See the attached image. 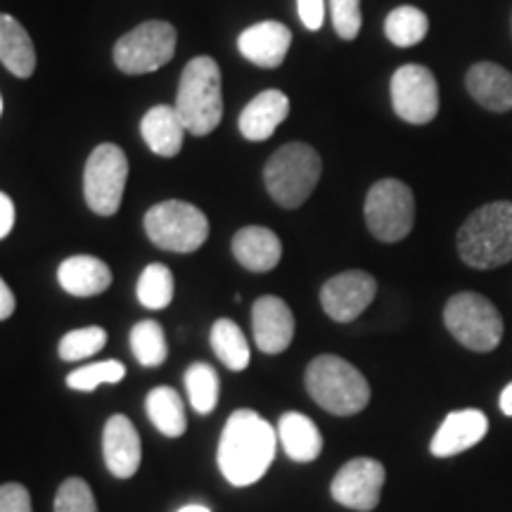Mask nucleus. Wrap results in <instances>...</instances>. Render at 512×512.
Here are the masks:
<instances>
[{
    "mask_svg": "<svg viewBox=\"0 0 512 512\" xmlns=\"http://www.w3.org/2000/svg\"><path fill=\"white\" fill-rule=\"evenodd\" d=\"M427 31H430V19L413 5H401L384 19V34L399 48L418 46V43L425 41Z\"/></svg>",
    "mask_w": 512,
    "mask_h": 512,
    "instance_id": "obj_27",
    "label": "nucleus"
},
{
    "mask_svg": "<svg viewBox=\"0 0 512 512\" xmlns=\"http://www.w3.org/2000/svg\"><path fill=\"white\" fill-rule=\"evenodd\" d=\"M392 105L408 124L422 126L439 114V86L422 64H403L392 76Z\"/></svg>",
    "mask_w": 512,
    "mask_h": 512,
    "instance_id": "obj_11",
    "label": "nucleus"
},
{
    "mask_svg": "<svg viewBox=\"0 0 512 512\" xmlns=\"http://www.w3.org/2000/svg\"><path fill=\"white\" fill-rule=\"evenodd\" d=\"M145 233L152 245L166 252H197L209 238V219L195 204L169 200L159 202L145 214Z\"/></svg>",
    "mask_w": 512,
    "mask_h": 512,
    "instance_id": "obj_7",
    "label": "nucleus"
},
{
    "mask_svg": "<svg viewBox=\"0 0 512 512\" xmlns=\"http://www.w3.org/2000/svg\"><path fill=\"white\" fill-rule=\"evenodd\" d=\"M489 432V420L477 408H465V411L448 413L437 434L432 437L430 451L437 458H451L467 448L477 446Z\"/></svg>",
    "mask_w": 512,
    "mask_h": 512,
    "instance_id": "obj_16",
    "label": "nucleus"
},
{
    "mask_svg": "<svg viewBox=\"0 0 512 512\" xmlns=\"http://www.w3.org/2000/svg\"><path fill=\"white\" fill-rule=\"evenodd\" d=\"M128 181V159L119 145L95 147L83 169V197L98 216H114Z\"/></svg>",
    "mask_w": 512,
    "mask_h": 512,
    "instance_id": "obj_10",
    "label": "nucleus"
},
{
    "mask_svg": "<svg viewBox=\"0 0 512 512\" xmlns=\"http://www.w3.org/2000/svg\"><path fill=\"white\" fill-rule=\"evenodd\" d=\"M0 512H34L29 491L22 484L0 486Z\"/></svg>",
    "mask_w": 512,
    "mask_h": 512,
    "instance_id": "obj_35",
    "label": "nucleus"
},
{
    "mask_svg": "<svg viewBox=\"0 0 512 512\" xmlns=\"http://www.w3.org/2000/svg\"><path fill=\"white\" fill-rule=\"evenodd\" d=\"M178 34L174 24L152 19L128 31L114 46V64L121 74L140 76L162 69L174 60Z\"/></svg>",
    "mask_w": 512,
    "mask_h": 512,
    "instance_id": "obj_8",
    "label": "nucleus"
},
{
    "mask_svg": "<svg viewBox=\"0 0 512 512\" xmlns=\"http://www.w3.org/2000/svg\"><path fill=\"white\" fill-rule=\"evenodd\" d=\"M55 512H98L93 489L81 477L64 479L55 494Z\"/></svg>",
    "mask_w": 512,
    "mask_h": 512,
    "instance_id": "obj_33",
    "label": "nucleus"
},
{
    "mask_svg": "<svg viewBox=\"0 0 512 512\" xmlns=\"http://www.w3.org/2000/svg\"><path fill=\"white\" fill-rule=\"evenodd\" d=\"M102 453L105 465L117 479H131L138 472L143 460V446H140L138 430L126 415H112L102 432Z\"/></svg>",
    "mask_w": 512,
    "mask_h": 512,
    "instance_id": "obj_15",
    "label": "nucleus"
},
{
    "mask_svg": "<svg viewBox=\"0 0 512 512\" xmlns=\"http://www.w3.org/2000/svg\"><path fill=\"white\" fill-rule=\"evenodd\" d=\"M105 344L107 330L100 328V325H88V328L67 332V335L60 339L57 354H60L62 361H81V358H91L98 354Z\"/></svg>",
    "mask_w": 512,
    "mask_h": 512,
    "instance_id": "obj_32",
    "label": "nucleus"
},
{
    "mask_svg": "<svg viewBox=\"0 0 512 512\" xmlns=\"http://www.w3.org/2000/svg\"><path fill=\"white\" fill-rule=\"evenodd\" d=\"M498 406H501V413L512 418V382L501 392V399H498Z\"/></svg>",
    "mask_w": 512,
    "mask_h": 512,
    "instance_id": "obj_39",
    "label": "nucleus"
},
{
    "mask_svg": "<svg viewBox=\"0 0 512 512\" xmlns=\"http://www.w3.org/2000/svg\"><path fill=\"white\" fill-rule=\"evenodd\" d=\"M233 256L252 273H268L283 259V242L271 228L247 226L233 235Z\"/></svg>",
    "mask_w": 512,
    "mask_h": 512,
    "instance_id": "obj_18",
    "label": "nucleus"
},
{
    "mask_svg": "<svg viewBox=\"0 0 512 512\" xmlns=\"http://www.w3.org/2000/svg\"><path fill=\"white\" fill-rule=\"evenodd\" d=\"M131 351L136 361L145 368L162 366L169 356L166 335L157 320H140L131 328Z\"/></svg>",
    "mask_w": 512,
    "mask_h": 512,
    "instance_id": "obj_29",
    "label": "nucleus"
},
{
    "mask_svg": "<svg viewBox=\"0 0 512 512\" xmlns=\"http://www.w3.org/2000/svg\"><path fill=\"white\" fill-rule=\"evenodd\" d=\"M211 349L219 361L233 373L247 370L249 361H252V351H249V342L240 325L230 318H219L211 325Z\"/></svg>",
    "mask_w": 512,
    "mask_h": 512,
    "instance_id": "obj_26",
    "label": "nucleus"
},
{
    "mask_svg": "<svg viewBox=\"0 0 512 512\" xmlns=\"http://www.w3.org/2000/svg\"><path fill=\"white\" fill-rule=\"evenodd\" d=\"M278 441L294 463H313L323 451V437L309 415L290 411L278 422Z\"/></svg>",
    "mask_w": 512,
    "mask_h": 512,
    "instance_id": "obj_22",
    "label": "nucleus"
},
{
    "mask_svg": "<svg viewBox=\"0 0 512 512\" xmlns=\"http://www.w3.org/2000/svg\"><path fill=\"white\" fill-rule=\"evenodd\" d=\"M444 325L465 349L486 354L503 339V318L489 299L477 292H460L446 302Z\"/></svg>",
    "mask_w": 512,
    "mask_h": 512,
    "instance_id": "obj_6",
    "label": "nucleus"
},
{
    "mask_svg": "<svg viewBox=\"0 0 512 512\" xmlns=\"http://www.w3.org/2000/svg\"><path fill=\"white\" fill-rule=\"evenodd\" d=\"M174 107L192 136L202 138L216 131L223 119V93L221 69L214 57L200 55L185 64Z\"/></svg>",
    "mask_w": 512,
    "mask_h": 512,
    "instance_id": "obj_3",
    "label": "nucleus"
},
{
    "mask_svg": "<svg viewBox=\"0 0 512 512\" xmlns=\"http://www.w3.org/2000/svg\"><path fill=\"white\" fill-rule=\"evenodd\" d=\"M458 254L477 271L512 261V202L484 204L467 216L458 230Z\"/></svg>",
    "mask_w": 512,
    "mask_h": 512,
    "instance_id": "obj_2",
    "label": "nucleus"
},
{
    "mask_svg": "<svg viewBox=\"0 0 512 512\" xmlns=\"http://www.w3.org/2000/svg\"><path fill=\"white\" fill-rule=\"evenodd\" d=\"M290 114V100L283 91H264L240 112L238 128L252 143L268 140Z\"/></svg>",
    "mask_w": 512,
    "mask_h": 512,
    "instance_id": "obj_21",
    "label": "nucleus"
},
{
    "mask_svg": "<svg viewBox=\"0 0 512 512\" xmlns=\"http://www.w3.org/2000/svg\"><path fill=\"white\" fill-rule=\"evenodd\" d=\"M377 280L366 271H344L320 290V306L335 323H351L373 304Z\"/></svg>",
    "mask_w": 512,
    "mask_h": 512,
    "instance_id": "obj_13",
    "label": "nucleus"
},
{
    "mask_svg": "<svg viewBox=\"0 0 512 512\" xmlns=\"http://www.w3.org/2000/svg\"><path fill=\"white\" fill-rule=\"evenodd\" d=\"M57 280H60V287L67 294L86 299L110 290L112 271L98 256L79 254L62 261L60 268H57Z\"/></svg>",
    "mask_w": 512,
    "mask_h": 512,
    "instance_id": "obj_19",
    "label": "nucleus"
},
{
    "mask_svg": "<svg viewBox=\"0 0 512 512\" xmlns=\"http://www.w3.org/2000/svg\"><path fill=\"white\" fill-rule=\"evenodd\" d=\"M467 93L484 110L503 114L512 110V74L496 62H479L465 76Z\"/></svg>",
    "mask_w": 512,
    "mask_h": 512,
    "instance_id": "obj_20",
    "label": "nucleus"
},
{
    "mask_svg": "<svg viewBox=\"0 0 512 512\" xmlns=\"http://www.w3.org/2000/svg\"><path fill=\"white\" fill-rule=\"evenodd\" d=\"M278 430L256 411L230 413L219 439V470L230 486L261 482L275 460Z\"/></svg>",
    "mask_w": 512,
    "mask_h": 512,
    "instance_id": "obj_1",
    "label": "nucleus"
},
{
    "mask_svg": "<svg viewBox=\"0 0 512 512\" xmlns=\"http://www.w3.org/2000/svg\"><path fill=\"white\" fill-rule=\"evenodd\" d=\"M145 411L152 425L157 427L164 437L178 439L188 430V415H185V403L181 394L171 387H155L145 399Z\"/></svg>",
    "mask_w": 512,
    "mask_h": 512,
    "instance_id": "obj_25",
    "label": "nucleus"
},
{
    "mask_svg": "<svg viewBox=\"0 0 512 512\" xmlns=\"http://www.w3.org/2000/svg\"><path fill=\"white\" fill-rule=\"evenodd\" d=\"M292 46V31L280 22H259L245 29L238 38L240 55L256 67L278 69Z\"/></svg>",
    "mask_w": 512,
    "mask_h": 512,
    "instance_id": "obj_17",
    "label": "nucleus"
},
{
    "mask_svg": "<svg viewBox=\"0 0 512 512\" xmlns=\"http://www.w3.org/2000/svg\"><path fill=\"white\" fill-rule=\"evenodd\" d=\"M17 309V302H15V294L5 283L3 278H0V320H8L12 313Z\"/></svg>",
    "mask_w": 512,
    "mask_h": 512,
    "instance_id": "obj_38",
    "label": "nucleus"
},
{
    "mask_svg": "<svg viewBox=\"0 0 512 512\" xmlns=\"http://www.w3.org/2000/svg\"><path fill=\"white\" fill-rule=\"evenodd\" d=\"M366 226L380 242H399L413 230L415 197L406 183L396 178L377 181L366 195Z\"/></svg>",
    "mask_w": 512,
    "mask_h": 512,
    "instance_id": "obj_9",
    "label": "nucleus"
},
{
    "mask_svg": "<svg viewBox=\"0 0 512 512\" xmlns=\"http://www.w3.org/2000/svg\"><path fill=\"white\" fill-rule=\"evenodd\" d=\"M185 389H188L190 406L200 415H209L219 403V375L209 363H192L185 370Z\"/></svg>",
    "mask_w": 512,
    "mask_h": 512,
    "instance_id": "obj_30",
    "label": "nucleus"
},
{
    "mask_svg": "<svg viewBox=\"0 0 512 512\" xmlns=\"http://www.w3.org/2000/svg\"><path fill=\"white\" fill-rule=\"evenodd\" d=\"M15 228V204L5 192H0V240H5Z\"/></svg>",
    "mask_w": 512,
    "mask_h": 512,
    "instance_id": "obj_37",
    "label": "nucleus"
},
{
    "mask_svg": "<svg viewBox=\"0 0 512 512\" xmlns=\"http://www.w3.org/2000/svg\"><path fill=\"white\" fill-rule=\"evenodd\" d=\"M126 377V366L117 358L91 363V366L76 368L67 375V387L74 392H95L100 384H119Z\"/></svg>",
    "mask_w": 512,
    "mask_h": 512,
    "instance_id": "obj_31",
    "label": "nucleus"
},
{
    "mask_svg": "<svg viewBox=\"0 0 512 512\" xmlns=\"http://www.w3.org/2000/svg\"><path fill=\"white\" fill-rule=\"evenodd\" d=\"M140 133L152 152L159 157H176L183 147L185 126L176 107L157 105L140 121Z\"/></svg>",
    "mask_w": 512,
    "mask_h": 512,
    "instance_id": "obj_23",
    "label": "nucleus"
},
{
    "mask_svg": "<svg viewBox=\"0 0 512 512\" xmlns=\"http://www.w3.org/2000/svg\"><path fill=\"white\" fill-rule=\"evenodd\" d=\"M330 17L337 36L354 41L363 27L361 0H330Z\"/></svg>",
    "mask_w": 512,
    "mask_h": 512,
    "instance_id": "obj_34",
    "label": "nucleus"
},
{
    "mask_svg": "<svg viewBox=\"0 0 512 512\" xmlns=\"http://www.w3.org/2000/svg\"><path fill=\"white\" fill-rule=\"evenodd\" d=\"M384 479H387V472L380 460L354 458L332 479L330 494L344 508L370 512L380 505Z\"/></svg>",
    "mask_w": 512,
    "mask_h": 512,
    "instance_id": "obj_12",
    "label": "nucleus"
},
{
    "mask_svg": "<svg viewBox=\"0 0 512 512\" xmlns=\"http://www.w3.org/2000/svg\"><path fill=\"white\" fill-rule=\"evenodd\" d=\"M178 512H211L207 505H202V503H190V505H183L181 510Z\"/></svg>",
    "mask_w": 512,
    "mask_h": 512,
    "instance_id": "obj_40",
    "label": "nucleus"
},
{
    "mask_svg": "<svg viewBox=\"0 0 512 512\" xmlns=\"http://www.w3.org/2000/svg\"><path fill=\"white\" fill-rule=\"evenodd\" d=\"M323 174L320 155L306 143H287L264 166V183L273 202L297 209L309 200Z\"/></svg>",
    "mask_w": 512,
    "mask_h": 512,
    "instance_id": "obj_5",
    "label": "nucleus"
},
{
    "mask_svg": "<svg viewBox=\"0 0 512 512\" xmlns=\"http://www.w3.org/2000/svg\"><path fill=\"white\" fill-rule=\"evenodd\" d=\"M0 114H3V98H0Z\"/></svg>",
    "mask_w": 512,
    "mask_h": 512,
    "instance_id": "obj_41",
    "label": "nucleus"
},
{
    "mask_svg": "<svg viewBox=\"0 0 512 512\" xmlns=\"http://www.w3.org/2000/svg\"><path fill=\"white\" fill-rule=\"evenodd\" d=\"M252 332L254 342L264 354H283L294 339V316L280 297L266 294L252 306Z\"/></svg>",
    "mask_w": 512,
    "mask_h": 512,
    "instance_id": "obj_14",
    "label": "nucleus"
},
{
    "mask_svg": "<svg viewBox=\"0 0 512 512\" xmlns=\"http://www.w3.org/2000/svg\"><path fill=\"white\" fill-rule=\"evenodd\" d=\"M299 19L309 31H318L325 19V0H297Z\"/></svg>",
    "mask_w": 512,
    "mask_h": 512,
    "instance_id": "obj_36",
    "label": "nucleus"
},
{
    "mask_svg": "<svg viewBox=\"0 0 512 512\" xmlns=\"http://www.w3.org/2000/svg\"><path fill=\"white\" fill-rule=\"evenodd\" d=\"M306 392L323 411L339 418L361 413L370 403V384L358 368L339 356L313 358L304 375Z\"/></svg>",
    "mask_w": 512,
    "mask_h": 512,
    "instance_id": "obj_4",
    "label": "nucleus"
},
{
    "mask_svg": "<svg viewBox=\"0 0 512 512\" xmlns=\"http://www.w3.org/2000/svg\"><path fill=\"white\" fill-rule=\"evenodd\" d=\"M174 273L169 271L164 264H150L145 266V271L140 273L138 280V302L150 311H162L174 302Z\"/></svg>",
    "mask_w": 512,
    "mask_h": 512,
    "instance_id": "obj_28",
    "label": "nucleus"
},
{
    "mask_svg": "<svg viewBox=\"0 0 512 512\" xmlns=\"http://www.w3.org/2000/svg\"><path fill=\"white\" fill-rule=\"evenodd\" d=\"M0 62L19 79H29L36 72V48L29 31L15 17L3 12H0Z\"/></svg>",
    "mask_w": 512,
    "mask_h": 512,
    "instance_id": "obj_24",
    "label": "nucleus"
}]
</instances>
